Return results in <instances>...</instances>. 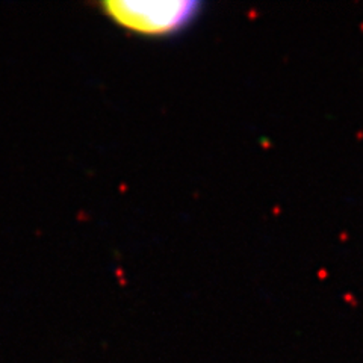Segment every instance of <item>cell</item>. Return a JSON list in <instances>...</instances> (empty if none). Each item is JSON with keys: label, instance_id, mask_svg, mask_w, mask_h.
Listing matches in <instances>:
<instances>
[{"label": "cell", "instance_id": "obj_1", "mask_svg": "<svg viewBox=\"0 0 363 363\" xmlns=\"http://www.w3.org/2000/svg\"><path fill=\"white\" fill-rule=\"evenodd\" d=\"M197 2H106L104 13L124 29L143 35H172L199 14Z\"/></svg>", "mask_w": 363, "mask_h": 363}]
</instances>
